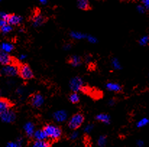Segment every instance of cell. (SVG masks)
<instances>
[{
  "label": "cell",
  "instance_id": "cell-1",
  "mask_svg": "<svg viewBox=\"0 0 149 147\" xmlns=\"http://www.w3.org/2000/svg\"><path fill=\"white\" fill-rule=\"evenodd\" d=\"M43 130L45 132L47 138H49L52 141H58L62 137V128L54 124L46 125Z\"/></svg>",
  "mask_w": 149,
  "mask_h": 147
},
{
  "label": "cell",
  "instance_id": "cell-2",
  "mask_svg": "<svg viewBox=\"0 0 149 147\" xmlns=\"http://www.w3.org/2000/svg\"><path fill=\"white\" fill-rule=\"evenodd\" d=\"M85 118L83 114L76 113L72 115L68 121V127L72 130L79 128L84 122Z\"/></svg>",
  "mask_w": 149,
  "mask_h": 147
},
{
  "label": "cell",
  "instance_id": "cell-3",
  "mask_svg": "<svg viewBox=\"0 0 149 147\" xmlns=\"http://www.w3.org/2000/svg\"><path fill=\"white\" fill-rule=\"evenodd\" d=\"M18 74H20V77L25 80L31 79L34 77V74L32 69L27 64H23L20 66V67L19 68Z\"/></svg>",
  "mask_w": 149,
  "mask_h": 147
},
{
  "label": "cell",
  "instance_id": "cell-4",
  "mask_svg": "<svg viewBox=\"0 0 149 147\" xmlns=\"http://www.w3.org/2000/svg\"><path fill=\"white\" fill-rule=\"evenodd\" d=\"M83 87V81L80 77H75L70 81V88L74 92L81 91Z\"/></svg>",
  "mask_w": 149,
  "mask_h": 147
},
{
  "label": "cell",
  "instance_id": "cell-5",
  "mask_svg": "<svg viewBox=\"0 0 149 147\" xmlns=\"http://www.w3.org/2000/svg\"><path fill=\"white\" fill-rule=\"evenodd\" d=\"M2 72L9 77H15L18 74L19 68L16 65L11 63V64L4 66L2 69Z\"/></svg>",
  "mask_w": 149,
  "mask_h": 147
},
{
  "label": "cell",
  "instance_id": "cell-6",
  "mask_svg": "<svg viewBox=\"0 0 149 147\" xmlns=\"http://www.w3.org/2000/svg\"><path fill=\"white\" fill-rule=\"evenodd\" d=\"M0 118H1V121L4 123H13L15 121L16 115L14 111L10 109L6 112L1 113L0 115Z\"/></svg>",
  "mask_w": 149,
  "mask_h": 147
},
{
  "label": "cell",
  "instance_id": "cell-7",
  "mask_svg": "<svg viewBox=\"0 0 149 147\" xmlns=\"http://www.w3.org/2000/svg\"><path fill=\"white\" fill-rule=\"evenodd\" d=\"M31 105L34 108H38L42 106L44 103V98L42 95L39 93L33 95L31 98Z\"/></svg>",
  "mask_w": 149,
  "mask_h": 147
},
{
  "label": "cell",
  "instance_id": "cell-8",
  "mask_svg": "<svg viewBox=\"0 0 149 147\" xmlns=\"http://www.w3.org/2000/svg\"><path fill=\"white\" fill-rule=\"evenodd\" d=\"M0 63L3 66L11 64L13 63V58L8 53L0 50Z\"/></svg>",
  "mask_w": 149,
  "mask_h": 147
},
{
  "label": "cell",
  "instance_id": "cell-9",
  "mask_svg": "<svg viewBox=\"0 0 149 147\" xmlns=\"http://www.w3.org/2000/svg\"><path fill=\"white\" fill-rule=\"evenodd\" d=\"M53 117L56 122H65V121H66L67 119H68V112L65 110H63L56 111V112L54 113Z\"/></svg>",
  "mask_w": 149,
  "mask_h": 147
},
{
  "label": "cell",
  "instance_id": "cell-10",
  "mask_svg": "<svg viewBox=\"0 0 149 147\" xmlns=\"http://www.w3.org/2000/svg\"><path fill=\"white\" fill-rule=\"evenodd\" d=\"M23 21V17L17 14H10L7 23L10 25H19Z\"/></svg>",
  "mask_w": 149,
  "mask_h": 147
},
{
  "label": "cell",
  "instance_id": "cell-11",
  "mask_svg": "<svg viewBox=\"0 0 149 147\" xmlns=\"http://www.w3.org/2000/svg\"><path fill=\"white\" fill-rule=\"evenodd\" d=\"M12 104L10 101L4 98H0V115L10 110Z\"/></svg>",
  "mask_w": 149,
  "mask_h": 147
},
{
  "label": "cell",
  "instance_id": "cell-12",
  "mask_svg": "<svg viewBox=\"0 0 149 147\" xmlns=\"http://www.w3.org/2000/svg\"><path fill=\"white\" fill-rule=\"evenodd\" d=\"M106 87L109 91L114 92H120L123 89L120 84L115 82H108L106 85Z\"/></svg>",
  "mask_w": 149,
  "mask_h": 147
},
{
  "label": "cell",
  "instance_id": "cell-13",
  "mask_svg": "<svg viewBox=\"0 0 149 147\" xmlns=\"http://www.w3.org/2000/svg\"><path fill=\"white\" fill-rule=\"evenodd\" d=\"M24 130L27 136L29 138H32L35 132V126L31 122L26 123L24 126Z\"/></svg>",
  "mask_w": 149,
  "mask_h": 147
},
{
  "label": "cell",
  "instance_id": "cell-14",
  "mask_svg": "<svg viewBox=\"0 0 149 147\" xmlns=\"http://www.w3.org/2000/svg\"><path fill=\"white\" fill-rule=\"evenodd\" d=\"M44 21L45 18L44 16L41 15V14H36L33 18V25L35 28H38L44 24Z\"/></svg>",
  "mask_w": 149,
  "mask_h": 147
},
{
  "label": "cell",
  "instance_id": "cell-15",
  "mask_svg": "<svg viewBox=\"0 0 149 147\" xmlns=\"http://www.w3.org/2000/svg\"><path fill=\"white\" fill-rule=\"evenodd\" d=\"M34 139L38 141H42V140H47V139H48L46 135L45 132L43 129H39V130H37L36 131L34 132L33 133V136Z\"/></svg>",
  "mask_w": 149,
  "mask_h": 147
},
{
  "label": "cell",
  "instance_id": "cell-16",
  "mask_svg": "<svg viewBox=\"0 0 149 147\" xmlns=\"http://www.w3.org/2000/svg\"><path fill=\"white\" fill-rule=\"evenodd\" d=\"M14 49V46L13 43L10 42H3L0 44V50L6 52V53H10Z\"/></svg>",
  "mask_w": 149,
  "mask_h": 147
},
{
  "label": "cell",
  "instance_id": "cell-17",
  "mask_svg": "<svg viewBox=\"0 0 149 147\" xmlns=\"http://www.w3.org/2000/svg\"><path fill=\"white\" fill-rule=\"evenodd\" d=\"M69 61H70V63L72 66L77 67V66H79L80 64H81L82 59L80 56L74 55V56H72L70 58Z\"/></svg>",
  "mask_w": 149,
  "mask_h": 147
},
{
  "label": "cell",
  "instance_id": "cell-18",
  "mask_svg": "<svg viewBox=\"0 0 149 147\" xmlns=\"http://www.w3.org/2000/svg\"><path fill=\"white\" fill-rule=\"evenodd\" d=\"M96 119L98 121L101 123H104L105 124H109L110 123V116L108 115V114L105 113H101L99 114V115H96Z\"/></svg>",
  "mask_w": 149,
  "mask_h": 147
},
{
  "label": "cell",
  "instance_id": "cell-19",
  "mask_svg": "<svg viewBox=\"0 0 149 147\" xmlns=\"http://www.w3.org/2000/svg\"><path fill=\"white\" fill-rule=\"evenodd\" d=\"M77 7L80 10H88L90 8V1L89 0H78L77 1Z\"/></svg>",
  "mask_w": 149,
  "mask_h": 147
},
{
  "label": "cell",
  "instance_id": "cell-20",
  "mask_svg": "<svg viewBox=\"0 0 149 147\" xmlns=\"http://www.w3.org/2000/svg\"><path fill=\"white\" fill-rule=\"evenodd\" d=\"M33 147H52V144L47 140H36L33 142Z\"/></svg>",
  "mask_w": 149,
  "mask_h": 147
},
{
  "label": "cell",
  "instance_id": "cell-21",
  "mask_svg": "<svg viewBox=\"0 0 149 147\" xmlns=\"http://www.w3.org/2000/svg\"><path fill=\"white\" fill-rule=\"evenodd\" d=\"M70 35L71 38H72L74 40H82L85 39L87 35L83 33V32H78V31H72Z\"/></svg>",
  "mask_w": 149,
  "mask_h": 147
},
{
  "label": "cell",
  "instance_id": "cell-22",
  "mask_svg": "<svg viewBox=\"0 0 149 147\" xmlns=\"http://www.w3.org/2000/svg\"><path fill=\"white\" fill-rule=\"evenodd\" d=\"M111 65H112L113 68L116 70H120L122 69V65L117 58H113L112 60H111Z\"/></svg>",
  "mask_w": 149,
  "mask_h": 147
},
{
  "label": "cell",
  "instance_id": "cell-23",
  "mask_svg": "<svg viewBox=\"0 0 149 147\" xmlns=\"http://www.w3.org/2000/svg\"><path fill=\"white\" fill-rule=\"evenodd\" d=\"M69 99L72 103H77L80 101V96H79V95L77 92H73L70 95Z\"/></svg>",
  "mask_w": 149,
  "mask_h": 147
},
{
  "label": "cell",
  "instance_id": "cell-24",
  "mask_svg": "<svg viewBox=\"0 0 149 147\" xmlns=\"http://www.w3.org/2000/svg\"><path fill=\"white\" fill-rule=\"evenodd\" d=\"M12 30H13V27H12V25L8 24V23H7V24L4 25V26L0 28V31L3 34H7L11 32Z\"/></svg>",
  "mask_w": 149,
  "mask_h": 147
},
{
  "label": "cell",
  "instance_id": "cell-25",
  "mask_svg": "<svg viewBox=\"0 0 149 147\" xmlns=\"http://www.w3.org/2000/svg\"><path fill=\"white\" fill-rule=\"evenodd\" d=\"M149 123V120L147 118H143L142 119L140 120L138 123H137V127L138 128H143L148 125Z\"/></svg>",
  "mask_w": 149,
  "mask_h": 147
},
{
  "label": "cell",
  "instance_id": "cell-26",
  "mask_svg": "<svg viewBox=\"0 0 149 147\" xmlns=\"http://www.w3.org/2000/svg\"><path fill=\"white\" fill-rule=\"evenodd\" d=\"M149 41V37L148 35H144V36L141 37L139 40V44L142 46H145L148 43Z\"/></svg>",
  "mask_w": 149,
  "mask_h": 147
},
{
  "label": "cell",
  "instance_id": "cell-27",
  "mask_svg": "<svg viewBox=\"0 0 149 147\" xmlns=\"http://www.w3.org/2000/svg\"><path fill=\"white\" fill-rule=\"evenodd\" d=\"M86 39L88 40V41L89 43H97V38H96V37L93 36V35H86Z\"/></svg>",
  "mask_w": 149,
  "mask_h": 147
},
{
  "label": "cell",
  "instance_id": "cell-28",
  "mask_svg": "<svg viewBox=\"0 0 149 147\" xmlns=\"http://www.w3.org/2000/svg\"><path fill=\"white\" fill-rule=\"evenodd\" d=\"M9 17H10V14H7V13L4 12H2L0 13V18H1L2 20H5L6 22H7V20H8Z\"/></svg>",
  "mask_w": 149,
  "mask_h": 147
},
{
  "label": "cell",
  "instance_id": "cell-29",
  "mask_svg": "<svg viewBox=\"0 0 149 147\" xmlns=\"http://www.w3.org/2000/svg\"><path fill=\"white\" fill-rule=\"evenodd\" d=\"M7 147H21L20 143L19 142H9L7 144Z\"/></svg>",
  "mask_w": 149,
  "mask_h": 147
},
{
  "label": "cell",
  "instance_id": "cell-30",
  "mask_svg": "<svg viewBox=\"0 0 149 147\" xmlns=\"http://www.w3.org/2000/svg\"><path fill=\"white\" fill-rule=\"evenodd\" d=\"M106 143V137L105 136H101L99 140V145L101 146H103Z\"/></svg>",
  "mask_w": 149,
  "mask_h": 147
},
{
  "label": "cell",
  "instance_id": "cell-31",
  "mask_svg": "<svg viewBox=\"0 0 149 147\" xmlns=\"http://www.w3.org/2000/svg\"><path fill=\"white\" fill-rule=\"evenodd\" d=\"M137 10H138V12L139 13L143 14V13H145L146 8L143 5H138L137 6Z\"/></svg>",
  "mask_w": 149,
  "mask_h": 147
},
{
  "label": "cell",
  "instance_id": "cell-32",
  "mask_svg": "<svg viewBox=\"0 0 149 147\" xmlns=\"http://www.w3.org/2000/svg\"><path fill=\"white\" fill-rule=\"evenodd\" d=\"M143 6L146 8V10H148L149 8V0H141Z\"/></svg>",
  "mask_w": 149,
  "mask_h": 147
},
{
  "label": "cell",
  "instance_id": "cell-33",
  "mask_svg": "<svg viewBox=\"0 0 149 147\" xmlns=\"http://www.w3.org/2000/svg\"><path fill=\"white\" fill-rule=\"evenodd\" d=\"M93 126L92 124H88L86 126V127L85 128V131L86 132V133H89V132L91 131V130L93 129Z\"/></svg>",
  "mask_w": 149,
  "mask_h": 147
},
{
  "label": "cell",
  "instance_id": "cell-34",
  "mask_svg": "<svg viewBox=\"0 0 149 147\" xmlns=\"http://www.w3.org/2000/svg\"><path fill=\"white\" fill-rule=\"evenodd\" d=\"M17 93L18 95H22L24 93V90H23V88H22V87H19V88L17 90Z\"/></svg>",
  "mask_w": 149,
  "mask_h": 147
},
{
  "label": "cell",
  "instance_id": "cell-35",
  "mask_svg": "<svg viewBox=\"0 0 149 147\" xmlns=\"http://www.w3.org/2000/svg\"><path fill=\"white\" fill-rule=\"evenodd\" d=\"M71 48H72V45H71V44H70V43H67V44H65V46H64V49H65V50H70Z\"/></svg>",
  "mask_w": 149,
  "mask_h": 147
},
{
  "label": "cell",
  "instance_id": "cell-36",
  "mask_svg": "<svg viewBox=\"0 0 149 147\" xmlns=\"http://www.w3.org/2000/svg\"><path fill=\"white\" fill-rule=\"evenodd\" d=\"M77 132H73V133H72V134H71V136H70V139H77Z\"/></svg>",
  "mask_w": 149,
  "mask_h": 147
},
{
  "label": "cell",
  "instance_id": "cell-37",
  "mask_svg": "<svg viewBox=\"0 0 149 147\" xmlns=\"http://www.w3.org/2000/svg\"><path fill=\"white\" fill-rule=\"evenodd\" d=\"M7 23L5 21V20H2V19H1V18H0V28H1V27L4 26V25L7 24Z\"/></svg>",
  "mask_w": 149,
  "mask_h": 147
},
{
  "label": "cell",
  "instance_id": "cell-38",
  "mask_svg": "<svg viewBox=\"0 0 149 147\" xmlns=\"http://www.w3.org/2000/svg\"><path fill=\"white\" fill-rule=\"evenodd\" d=\"M27 56L25 54H20V56H19V59L20 60H24V59H26Z\"/></svg>",
  "mask_w": 149,
  "mask_h": 147
},
{
  "label": "cell",
  "instance_id": "cell-39",
  "mask_svg": "<svg viewBox=\"0 0 149 147\" xmlns=\"http://www.w3.org/2000/svg\"><path fill=\"white\" fill-rule=\"evenodd\" d=\"M114 103H115V101H114V99H110V100L109 101V105H114Z\"/></svg>",
  "mask_w": 149,
  "mask_h": 147
},
{
  "label": "cell",
  "instance_id": "cell-40",
  "mask_svg": "<svg viewBox=\"0 0 149 147\" xmlns=\"http://www.w3.org/2000/svg\"><path fill=\"white\" fill-rule=\"evenodd\" d=\"M39 1H40V3H41V4H47V0H39Z\"/></svg>",
  "mask_w": 149,
  "mask_h": 147
},
{
  "label": "cell",
  "instance_id": "cell-41",
  "mask_svg": "<svg viewBox=\"0 0 149 147\" xmlns=\"http://www.w3.org/2000/svg\"><path fill=\"white\" fill-rule=\"evenodd\" d=\"M138 144H139V146H142L143 142L142 141H138Z\"/></svg>",
  "mask_w": 149,
  "mask_h": 147
},
{
  "label": "cell",
  "instance_id": "cell-42",
  "mask_svg": "<svg viewBox=\"0 0 149 147\" xmlns=\"http://www.w3.org/2000/svg\"><path fill=\"white\" fill-rule=\"evenodd\" d=\"M121 1H127V0H121Z\"/></svg>",
  "mask_w": 149,
  "mask_h": 147
},
{
  "label": "cell",
  "instance_id": "cell-43",
  "mask_svg": "<svg viewBox=\"0 0 149 147\" xmlns=\"http://www.w3.org/2000/svg\"><path fill=\"white\" fill-rule=\"evenodd\" d=\"M0 97H1V93H0Z\"/></svg>",
  "mask_w": 149,
  "mask_h": 147
},
{
  "label": "cell",
  "instance_id": "cell-44",
  "mask_svg": "<svg viewBox=\"0 0 149 147\" xmlns=\"http://www.w3.org/2000/svg\"><path fill=\"white\" fill-rule=\"evenodd\" d=\"M0 1H1V0H0Z\"/></svg>",
  "mask_w": 149,
  "mask_h": 147
}]
</instances>
